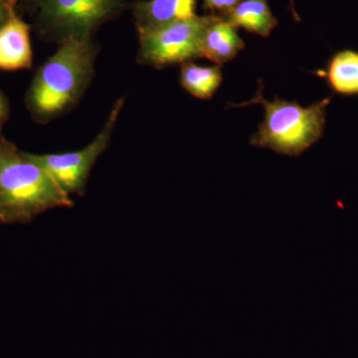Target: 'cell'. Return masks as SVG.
<instances>
[{
    "mask_svg": "<svg viewBox=\"0 0 358 358\" xmlns=\"http://www.w3.org/2000/svg\"><path fill=\"white\" fill-rule=\"evenodd\" d=\"M181 87L190 95L201 100H210L223 81L221 65L201 66L193 61L180 65Z\"/></svg>",
    "mask_w": 358,
    "mask_h": 358,
    "instance_id": "cell-12",
    "label": "cell"
},
{
    "mask_svg": "<svg viewBox=\"0 0 358 358\" xmlns=\"http://www.w3.org/2000/svg\"><path fill=\"white\" fill-rule=\"evenodd\" d=\"M99 46L94 38L67 39L33 77L25 105L33 121L48 124L70 112L95 75Z\"/></svg>",
    "mask_w": 358,
    "mask_h": 358,
    "instance_id": "cell-1",
    "label": "cell"
},
{
    "mask_svg": "<svg viewBox=\"0 0 358 358\" xmlns=\"http://www.w3.org/2000/svg\"><path fill=\"white\" fill-rule=\"evenodd\" d=\"M17 9L15 7L11 10L8 18L0 27V71L4 72L32 68L31 28L21 17Z\"/></svg>",
    "mask_w": 358,
    "mask_h": 358,
    "instance_id": "cell-7",
    "label": "cell"
},
{
    "mask_svg": "<svg viewBox=\"0 0 358 358\" xmlns=\"http://www.w3.org/2000/svg\"><path fill=\"white\" fill-rule=\"evenodd\" d=\"M223 20L261 37H268L279 21L275 17L268 0H242Z\"/></svg>",
    "mask_w": 358,
    "mask_h": 358,
    "instance_id": "cell-11",
    "label": "cell"
},
{
    "mask_svg": "<svg viewBox=\"0 0 358 358\" xmlns=\"http://www.w3.org/2000/svg\"><path fill=\"white\" fill-rule=\"evenodd\" d=\"M74 201L37 162L0 136V223L27 224Z\"/></svg>",
    "mask_w": 358,
    "mask_h": 358,
    "instance_id": "cell-2",
    "label": "cell"
},
{
    "mask_svg": "<svg viewBox=\"0 0 358 358\" xmlns=\"http://www.w3.org/2000/svg\"><path fill=\"white\" fill-rule=\"evenodd\" d=\"M197 0H140L133 6L138 33L196 16Z\"/></svg>",
    "mask_w": 358,
    "mask_h": 358,
    "instance_id": "cell-8",
    "label": "cell"
},
{
    "mask_svg": "<svg viewBox=\"0 0 358 358\" xmlns=\"http://www.w3.org/2000/svg\"><path fill=\"white\" fill-rule=\"evenodd\" d=\"M124 106V96L115 101L101 131L82 150L65 154L39 155L28 152V155L46 171L68 196H83L96 162L109 148Z\"/></svg>",
    "mask_w": 358,
    "mask_h": 358,
    "instance_id": "cell-6",
    "label": "cell"
},
{
    "mask_svg": "<svg viewBox=\"0 0 358 358\" xmlns=\"http://www.w3.org/2000/svg\"><path fill=\"white\" fill-rule=\"evenodd\" d=\"M10 115V106L4 92L0 89V136Z\"/></svg>",
    "mask_w": 358,
    "mask_h": 358,
    "instance_id": "cell-14",
    "label": "cell"
},
{
    "mask_svg": "<svg viewBox=\"0 0 358 358\" xmlns=\"http://www.w3.org/2000/svg\"><path fill=\"white\" fill-rule=\"evenodd\" d=\"M263 92L260 81L259 90L251 101L240 105L229 103L230 107L236 108L255 103L262 106L263 122L250 140L252 145L268 148L279 155L299 157L324 136L331 96L303 107L299 103L278 96L274 101H268Z\"/></svg>",
    "mask_w": 358,
    "mask_h": 358,
    "instance_id": "cell-3",
    "label": "cell"
},
{
    "mask_svg": "<svg viewBox=\"0 0 358 358\" xmlns=\"http://www.w3.org/2000/svg\"><path fill=\"white\" fill-rule=\"evenodd\" d=\"M44 1L45 0H17V7L36 13V11L38 10L39 7L42 6Z\"/></svg>",
    "mask_w": 358,
    "mask_h": 358,
    "instance_id": "cell-16",
    "label": "cell"
},
{
    "mask_svg": "<svg viewBox=\"0 0 358 358\" xmlns=\"http://www.w3.org/2000/svg\"><path fill=\"white\" fill-rule=\"evenodd\" d=\"M242 0H203L204 10L223 17L235 8Z\"/></svg>",
    "mask_w": 358,
    "mask_h": 358,
    "instance_id": "cell-13",
    "label": "cell"
},
{
    "mask_svg": "<svg viewBox=\"0 0 358 358\" xmlns=\"http://www.w3.org/2000/svg\"><path fill=\"white\" fill-rule=\"evenodd\" d=\"M211 20L202 36V58L216 65L232 61L245 48V42L238 34L237 28L222 17L211 14Z\"/></svg>",
    "mask_w": 358,
    "mask_h": 358,
    "instance_id": "cell-9",
    "label": "cell"
},
{
    "mask_svg": "<svg viewBox=\"0 0 358 358\" xmlns=\"http://www.w3.org/2000/svg\"><path fill=\"white\" fill-rule=\"evenodd\" d=\"M336 95L358 96V51L343 49L334 53L324 70L317 72Z\"/></svg>",
    "mask_w": 358,
    "mask_h": 358,
    "instance_id": "cell-10",
    "label": "cell"
},
{
    "mask_svg": "<svg viewBox=\"0 0 358 358\" xmlns=\"http://www.w3.org/2000/svg\"><path fill=\"white\" fill-rule=\"evenodd\" d=\"M289 9H291L292 14H293L294 20H296V22H300V16H299L296 10V7H294V0H289Z\"/></svg>",
    "mask_w": 358,
    "mask_h": 358,
    "instance_id": "cell-17",
    "label": "cell"
},
{
    "mask_svg": "<svg viewBox=\"0 0 358 358\" xmlns=\"http://www.w3.org/2000/svg\"><path fill=\"white\" fill-rule=\"evenodd\" d=\"M127 0H45L36 11L35 30L48 42L93 38L94 33L126 10Z\"/></svg>",
    "mask_w": 358,
    "mask_h": 358,
    "instance_id": "cell-4",
    "label": "cell"
},
{
    "mask_svg": "<svg viewBox=\"0 0 358 358\" xmlns=\"http://www.w3.org/2000/svg\"><path fill=\"white\" fill-rule=\"evenodd\" d=\"M211 17L196 15L138 33V62L164 69L202 58V36Z\"/></svg>",
    "mask_w": 358,
    "mask_h": 358,
    "instance_id": "cell-5",
    "label": "cell"
},
{
    "mask_svg": "<svg viewBox=\"0 0 358 358\" xmlns=\"http://www.w3.org/2000/svg\"><path fill=\"white\" fill-rule=\"evenodd\" d=\"M17 0H0V27L4 24L11 10L17 7Z\"/></svg>",
    "mask_w": 358,
    "mask_h": 358,
    "instance_id": "cell-15",
    "label": "cell"
}]
</instances>
